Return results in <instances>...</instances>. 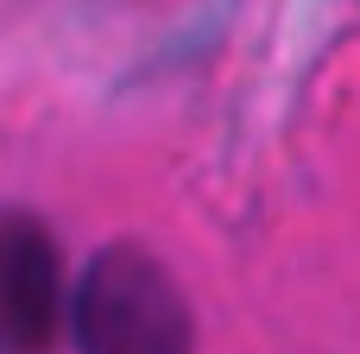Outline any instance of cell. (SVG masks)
Returning a JSON list of instances; mask_svg holds the SVG:
<instances>
[{"label":"cell","instance_id":"cell-2","mask_svg":"<svg viewBox=\"0 0 360 354\" xmlns=\"http://www.w3.org/2000/svg\"><path fill=\"white\" fill-rule=\"evenodd\" d=\"M70 323L63 247L32 209H0V354H51Z\"/></svg>","mask_w":360,"mask_h":354},{"label":"cell","instance_id":"cell-1","mask_svg":"<svg viewBox=\"0 0 360 354\" xmlns=\"http://www.w3.org/2000/svg\"><path fill=\"white\" fill-rule=\"evenodd\" d=\"M76 354H196V317L171 266L133 241L101 247L70 291Z\"/></svg>","mask_w":360,"mask_h":354}]
</instances>
